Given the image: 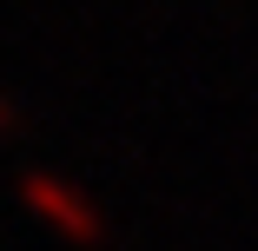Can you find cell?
Instances as JSON below:
<instances>
[{"mask_svg": "<svg viewBox=\"0 0 258 251\" xmlns=\"http://www.w3.org/2000/svg\"><path fill=\"white\" fill-rule=\"evenodd\" d=\"M27 192H33V205L53 218L73 244H99L106 238V218H99V205H86V198L73 192V185H53V179H27Z\"/></svg>", "mask_w": 258, "mask_h": 251, "instance_id": "obj_1", "label": "cell"}]
</instances>
